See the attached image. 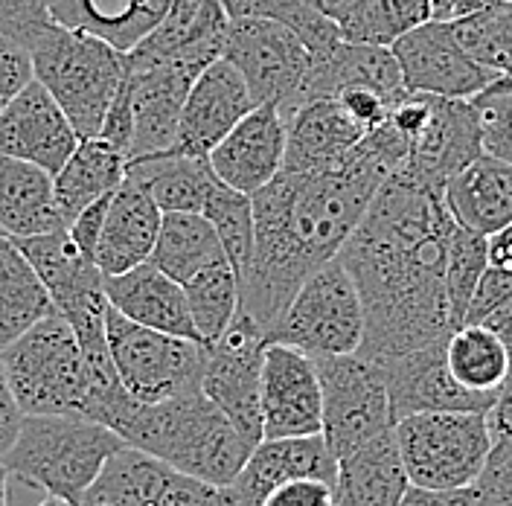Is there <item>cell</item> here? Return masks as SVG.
Segmentation results:
<instances>
[{"mask_svg":"<svg viewBox=\"0 0 512 506\" xmlns=\"http://www.w3.org/2000/svg\"><path fill=\"white\" fill-rule=\"evenodd\" d=\"M335 99H341V105L350 111L352 120L361 123L367 131L387 123L390 108H393V99H387V96L373 91V88H347L344 94H338Z\"/></svg>","mask_w":512,"mask_h":506,"instance_id":"f907efd6","label":"cell"},{"mask_svg":"<svg viewBox=\"0 0 512 506\" xmlns=\"http://www.w3.org/2000/svg\"><path fill=\"white\" fill-rule=\"evenodd\" d=\"M463 47L495 73L512 76V0L478 15L451 21Z\"/></svg>","mask_w":512,"mask_h":506,"instance_id":"7bdbcfd3","label":"cell"},{"mask_svg":"<svg viewBox=\"0 0 512 506\" xmlns=\"http://www.w3.org/2000/svg\"><path fill=\"white\" fill-rule=\"evenodd\" d=\"M489 262L495 268H504L512 274V224L489 239Z\"/></svg>","mask_w":512,"mask_h":506,"instance_id":"6f0895ef","label":"cell"},{"mask_svg":"<svg viewBox=\"0 0 512 506\" xmlns=\"http://www.w3.org/2000/svg\"><path fill=\"white\" fill-rule=\"evenodd\" d=\"M408 149V137L382 123L344 163L323 172H280L254 192V256L239 288L242 312L265 329V338L300 285L344 251Z\"/></svg>","mask_w":512,"mask_h":506,"instance_id":"7a4b0ae2","label":"cell"},{"mask_svg":"<svg viewBox=\"0 0 512 506\" xmlns=\"http://www.w3.org/2000/svg\"><path fill=\"white\" fill-rule=\"evenodd\" d=\"M399 506H492L486 501V495L478 489V483L472 486H460V489H425V486H411L408 495L402 498Z\"/></svg>","mask_w":512,"mask_h":506,"instance_id":"816d5d0a","label":"cell"},{"mask_svg":"<svg viewBox=\"0 0 512 506\" xmlns=\"http://www.w3.org/2000/svg\"><path fill=\"white\" fill-rule=\"evenodd\" d=\"M56 312L53 297L21 245L0 233V352Z\"/></svg>","mask_w":512,"mask_h":506,"instance_id":"e575fe53","label":"cell"},{"mask_svg":"<svg viewBox=\"0 0 512 506\" xmlns=\"http://www.w3.org/2000/svg\"><path fill=\"white\" fill-rule=\"evenodd\" d=\"M443 198L454 222L492 239L512 224V163L483 152L448 181Z\"/></svg>","mask_w":512,"mask_h":506,"instance_id":"f1b7e54d","label":"cell"},{"mask_svg":"<svg viewBox=\"0 0 512 506\" xmlns=\"http://www.w3.org/2000/svg\"><path fill=\"white\" fill-rule=\"evenodd\" d=\"M483 134V152L512 163V76H498L475 99Z\"/></svg>","mask_w":512,"mask_h":506,"instance_id":"f6af8a7d","label":"cell"},{"mask_svg":"<svg viewBox=\"0 0 512 506\" xmlns=\"http://www.w3.org/2000/svg\"><path fill=\"white\" fill-rule=\"evenodd\" d=\"M227 32L230 15L222 0H172L158 27L126 53V62L131 67L175 64L201 76L210 64L224 59Z\"/></svg>","mask_w":512,"mask_h":506,"instance_id":"9a60e30c","label":"cell"},{"mask_svg":"<svg viewBox=\"0 0 512 506\" xmlns=\"http://www.w3.org/2000/svg\"><path fill=\"white\" fill-rule=\"evenodd\" d=\"M105 297L108 303L134 323L149 329H160L169 335H181L190 341H201L187 300L184 283L172 280L166 271L149 259L137 268L117 277H105ZM204 344V341H201Z\"/></svg>","mask_w":512,"mask_h":506,"instance_id":"d4e9b609","label":"cell"},{"mask_svg":"<svg viewBox=\"0 0 512 506\" xmlns=\"http://www.w3.org/2000/svg\"><path fill=\"white\" fill-rule=\"evenodd\" d=\"M21 251L30 256L38 277L44 280L56 312L70 317L73 312L105 300V274L94 259L82 251L70 230H50L30 239H15Z\"/></svg>","mask_w":512,"mask_h":506,"instance_id":"4316f807","label":"cell"},{"mask_svg":"<svg viewBox=\"0 0 512 506\" xmlns=\"http://www.w3.org/2000/svg\"><path fill=\"white\" fill-rule=\"evenodd\" d=\"M82 137L64 108L38 79L15 96L0 114V155L30 160L59 175Z\"/></svg>","mask_w":512,"mask_h":506,"instance_id":"d6986e66","label":"cell"},{"mask_svg":"<svg viewBox=\"0 0 512 506\" xmlns=\"http://www.w3.org/2000/svg\"><path fill=\"white\" fill-rule=\"evenodd\" d=\"M108 347L123 387L143 405L201 390L207 364L201 341L134 323L108 303Z\"/></svg>","mask_w":512,"mask_h":506,"instance_id":"9c48e42d","label":"cell"},{"mask_svg":"<svg viewBox=\"0 0 512 506\" xmlns=\"http://www.w3.org/2000/svg\"><path fill=\"white\" fill-rule=\"evenodd\" d=\"M38 506H73V504H70V501H62V498H50V495H47V501H41Z\"/></svg>","mask_w":512,"mask_h":506,"instance_id":"94428289","label":"cell"},{"mask_svg":"<svg viewBox=\"0 0 512 506\" xmlns=\"http://www.w3.org/2000/svg\"><path fill=\"white\" fill-rule=\"evenodd\" d=\"M478 489L492 506H512V434H495Z\"/></svg>","mask_w":512,"mask_h":506,"instance_id":"7dc6e473","label":"cell"},{"mask_svg":"<svg viewBox=\"0 0 512 506\" xmlns=\"http://www.w3.org/2000/svg\"><path fill=\"white\" fill-rule=\"evenodd\" d=\"M347 88H373L387 99H399L405 94L402 67L393 47L384 44H355L341 41L335 50L312 56V76H309V99L344 94Z\"/></svg>","mask_w":512,"mask_h":506,"instance_id":"f546056e","label":"cell"},{"mask_svg":"<svg viewBox=\"0 0 512 506\" xmlns=\"http://www.w3.org/2000/svg\"><path fill=\"white\" fill-rule=\"evenodd\" d=\"M230 18H271L297 32L312 56L335 50L344 35L335 18L323 15L309 0H222Z\"/></svg>","mask_w":512,"mask_h":506,"instance_id":"ab89813d","label":"cell"},{"mask_svg":"<svg viewBox=\"0 0 512 506\" xmlns=\"http://www.w3.org/2000/svg\"><path fill=\"white\" fill-rule=\"evenodd\" d=\"M236 504L230 489L201 483L163 460L140 451L120 448L94 486L76 506H216Z\"/></svg>","mask_w":512,"mask_h":506,"instance_id":"4fadbf2b","label":"cell"},{"mask_svg":"<svg viewBox=\"0 0 512 506\" xmlns=\"http://www.w3.org/2000/svg\"><path fill=\"white\" fill-rule=\"evenodd\" d=\"M396 428L384 431L338 460V492L352 506H399L411 489Z\"/></svg>","mask_w":512,"mask_h":506,"instance_id":"4dcf8cb0","label":"cell"},{"mask_svg":"<svg viewBox=\"0 0 512 506\" xmlns=\"http://www.w3.org/2000/svg\"><path fill=\"white\" fill-rule=\"evenodd\" d=\"M393 53L402 67L405 88L416 94L475 99L501 76L463 47L451 21L431 18L419 24L393 44Z\"/></svg>","mask_w":512,"mask_h":506,"instance_id":"5bb4252c","label":"cell"},{"mask_svg":"<svg viewBox=\"0 0 512 506\" xmlns=\"http://www.w3.org/2000/svg\"><path fill=\"white\" fill-rule=\"evenodd\" d=\"M30 56L35 79L56 96L79 137H96L126 82V53L53 21L32 44Z\"/></svg>","mask_w":512,"mask_h":506,"instance_id":"5b68a950","label":"cell"},{"mask_svg":"<svg viewBox=\"0 0 512 506\" xmlns=\"http://www.w3.org/2000/svg\"><path fill=\"white\" fill-rule=\"evenodd\" d=\"M446 347L448 341L431 344L382 364L390 393V411L396 422L414 413L492 411L498 393H478L457 381L448 367Z\"/></svg>","mask_w":512,"mask_h":506,"instance_id":"e0dca14e","label":"cell"},{"mask_svg":"<svg viewBox=\"0 0 512 506\" xmlns=\"http://www.w3.org/2000/svg\"><path fill=\"white\" fill-rule=\"evenodd\" d=\"M466 323L492 329L512 352V274L489 265L469 303ZM463 323V326H466Z\"/></svg>","mask_w":512,"mask_h":506,"instance_id":"ee69618b","label":"cell"},{"mask_svg":"<svg viewBox=\"0 0 512 506\" xmlns=\"http://www.w3.org/2000/svg\"><path fill=\"white\" fill-rule=\"evenodd\" d=\"M184 288L201 341H219L242 309V288L236 268L230 262L210 265L201 274H195L190 283H184Z\"/></svg>","mask_w":512,"mask_h":506,"instance_id":"f35d334b","label":"cell"},{"mask_svg":"<svg viewBox=\"0 0 512 506\" xmlns=\"http://www.w3.org/2000/svg\"><path fill=\"white\" fill-rule=\"evenodd\" d=\"M489 236L475 233L463 224H457L451 245H448V262H446V288L448 300H451V312L457 326L466 323L469 303L478 291L480 280L489 268Z\"/></svg>","mask_w":512,"mask_h":506,"instance_id":"b9f144b4","label":"cell"},{"mask_svg":"<svg viewBox=\"0 0 512 506\" xmlns=\"http://www.w3.org/2000/svg\"><path fill=\"white\" fill-rule=\"evenodd\" d=\"M224 59L245 76L256 105H274L288 120L309 102L312 50L286 24L271 18H230Z\"/></svg>","mask_w":512,"mask_h":506,"instance_id":"30bf717a","label":"cell"},{"mask_svg":"<svg viewBox=\"0 0 512 506\" xmlns=\"http://www.w3.org/2000/svg\"><path fill=\"white\" fill-rule=\"evenodd\" d=\"M114 431L166 466L210 486H233L245 469L251 445L204 390H190L158 405L131 402Z\"/></svg>","mask_w":512,"mask_h":506,"instance_id":"3957f363","label":"cell"},{"mask_svg":"<svg viewBox=\"0 0 512 506\" xmlns=\"http://www.w3.org/2000/svg\"><path fill=\"white\" fill-rule=\"evenodd\" d=\"M152 262L172 280L190 283L204 268L227 262V253L204 213H163Z\"/></svg>","mask_w":512,"mask_h":506,"instance_id":"d590c367","label":"cell"},{"mask_svg":"<svg viewBox=\"0 0 512 506\" xmlns=\"http://www.w3.org/2000/svg\"><path fill=\"white\" fill-rule=\"evenodd\" d=\"M370 131L355 123L341 99H309L288 117L283 172H323L350 158Z\"/></svg>","mask_w":512,"mask_h":506,"instance_id":"cb8c5ba5","label":"cell"},{"mask_svg":"<svg viewBox=\"0 0 512 506\" xmlns=\"http://www.w3.org/2000/svg\"><path fill=\"white\" fill-rule=\"evenodd\" d=\"M315 361L323 384V437L338 460L396 428L384 367L376 358L358 349Z\"/></svg>","mask_w":512,"mask_h":506,"instance_id":"8fae6325","label":"cell"},{"mask_svg":"<svg viewBox=\"0 0 512 506\" xmlns=\"http://www.w3.org/2000/svg\"><path fill=\"white\" fill-rule=\"evenodd\" d=\"M364 300L341 256L318 268L291 297L286 312L271 326L268 344H288L312 358L347 355L364 344Z\"/></svg>","mask_w":512,"mask_h":506,"instance_id":"ba28073f","label":"cell"},{"mask_svg":"<svg viewBox=\"0 0 512 506\" xmlns=\"http://www.w3.org/2000/svg\"><path fill=\"white\" fill-rule=\"evenodd\" d=\"M338 506H352V504H347V501H341V504H338Z\"/></svg>","mask_w":512,"mask_h":506,"instance_id":"6125c7cd","label":"cell"},{"mask_svg":"<svg viewBox=\"0 0 512 506\" xmlns=\"http://www.w3.org/2000/svg\"><path fill=\"white\" fill-rule=\"evenodd\" d=\"M216 506H236V504H216Z\"/></svg>","mask_w":512,"mask_h":506,"instance_id":"be15d7a7","label":"cell"},{"mask_svg":"<svg viewBox=\"0 0 512 506\" xmlns=\"http://www.w3.org/2000/svg\"><path fill=\"white\" fill-rule=\"evenodd\" d=\"M172 0H50L56 24L96 35L131 53L163 21Z\"/></svg>","mask_w":512,"mask_h":506,"instance_id":"1f68e13d","label":"cell"},{"mask_svg":"<svg viewBox=\"0 0 512 506\" xmlns=\"http://www.w3.org/2000/svg\"><path fill=\"white\" fill-rule=\"evenodd\" d=\"M288 120L274 105H256L210 152L216 178L227 187L254 195L268 187L286 160Z\"/></svg>","mask_w":512,"mask_h":506,"instance_id":"7402d4cb","label":"cell"},{"mask_svg":"<svg viewBox=\"0 0 512 506\" xmlns=\"http://www.w3.org/2000/svg\"><path fill=\"white\" fill-rule=\"evenodd\" d=\"M108 204H111V195L108 198H99L96 204L85 207L73 224L67 227L73 242L88 253L91 259L96 262V248H99V239H102V227H105V216H108Z\"/></svg>","mask_w":512,"mask_h":506,"instance_id":"f5cc1de1","label":"cell"},{"mask_svg":"<svg viewBox=\"0 0 512 506\" xmlns=\"http://www.w3.org/2000/svg\"><path fill=\"white\" fill-rule=\"evenodd\" d=\"M198 76L175 64H128L126 88L134 117V137H131V158L158 155L175 146L178 128L184 117V105Z\"/></svg>","mask_w":512,"mask_h":506,"instance_id":"44dd1931","label":"cell"},{"mask_svg":"<svg viewBox=\"0 0 512 506\" xmlns=\"http://www.w3.org/2000/svg\"><path fill=\"white\" fill-rule=\"evenodd\" d=\"M300 477L338 483V457L323 434L262 440L227 489L236 506H262L274 489Z\"/></svg>","mask_w":512,"mask_h":506,"instance_id":"603a6c76","label":"cell"},{"mask_svg":"<svg viewBox=\"0 0 512 506\" xmlns=\"http://www.w3.org/2000/svg\"><path fill=\"white\" fill-rule=\"evenodd\" d=\"M507 0H431V18L434 21H460L469 15H478L486 9H495Z\"/></svg>","mask_w":512,"mask_h":506,"instance_id":"11a10c76","label":"cell"},{"mask_svg":"<svg viewBox=\"0 0 512 506\" xmlns=\"http://www.w3.org/2000/svg\"><path fill=\"white\" fill-rule=\"evenodd\" d=\"M335 21L347 41L393 47L405 32L431 21V0H344Z\"/></svg>","mask_w":512,"mask_h":506,"instance_id":"8d00e7d4","label":"cell"},{"mask_svg":"<svg viewBox=\"0 0 512 506\" xmlns=\"http://www.w3.org/2000/svg\"><path fill=\"white\" fill-rule=\"evenodd\" d=\"M396 440L414 486L460 489L478 483L495 443L489 413H414L396 422Z\"/></svg>","mask_w":512,"mask_h":506,"instance_id":"52a82bcc","label":"cell"},{"mask_svg":"<svg viewBox=\"0 0 512 506\" xmlns=\"http://www.w3.org/2000/svg\"><path fill=\"white\" fill-rule=\"evenodd\" d=\"M489 425H492V434H512V364L510 376L501 384L498 399H495V405L489 411Z\"/></svg>","mask_w":512,"mask_h":506,"instance_id":"9f6ffc18","label":"cell"},{"mask_svg":"<svg viewBox=\"0 0 512 506\" xmlns=\"http://www.w3.org/2000/svg\"><path fill=\"white\" fill-rule=\"evenodd\" d=\"M126 440L88 416H27L12 451L9 475L76 506Z\"/></svg>","mask_w":512,"mask_h":506,"instance_id":"277c9868","label":"cell"},{"mask_svg":"<svg viewBox=\"0 0 512 506\" xmlns=\"http://www.w3.org/2000/svg\"><path fill=\"white\" fill-rule=\"evenodd\" d=\"M126 178L149 192L163 213H201L219 181L210 158L175 149L128 160Z\"/></svg>","mask_w":512,"mask_h":506,"instance_id":"d6a6232c","label":"cell"},{"mask_svg":"<svg viewBox=\"0 0 512 506\" xmlns=\"http://www.w3.org/2000/svg\"><path fill=\"white\" fill-rule=\"evenodd\" d=\"M262 422L265 440L323 434V384L309 352L288 344L265 347Z\"/></svg>","mask_w":512,"mask_h":506,"instance_id":"2e32d148","label":"cell"},{"mask_svg":"<svg viewBox=\"0 0 512 506\" xmlns=\"http://www.w3.org/2000/svg\"><path fill=\"white\" fill-rule=\"evenodd\" d=\"M160 224H163V210L155 204V198L140 184L126 178L108 204L102 239L96 248L99 271L105 277H117L149 262L158 245Z\"/></svg>","mask_w":512,"mask_h":506,"instance_id":"484cf974","label":"cell"},{"mask_svg":"<svg viewBox=\"0 0 512 506\" xmlns=\"http://www.w3.org/2000/svg\"><path fill=\"white\" fill-rule=\"evenodd\" d=\"M309 3H312L315 9H320L323 15H329V18H335V12L341 9V3H344V0H309Z\"/></svg>","mask_w":512,"mask_h":506,"instance_id":"680465c9","label":"cell"},{"mask_svg":"<svg viewBox=\"0 0 512 506\" xmlns=\"http://www.w3.org/2000/svg\"><path fill=\"white\" fill-rule=\"evenodd\" d=\"M9 469H6V463L0 460V506H9Z\"/></svg>","mask_w":512,"mask_h":506,"instance_id":"91938a15","label":"cell"},{"mask_svg":"<svg viewBox=\"0 0 512 506\" xmlns=\"http://www.w3.org/2000/svg\"><path fill=\"white\" fill-rule=\"evenodd\" d=\"M24 419H27V413L21 411L18 399L9 387V379L3 373V364H0V460L12 451V445L24 428Z\"/></svg>","mask_w":512,"mask_h":506,"instance_id":"db71d44e","label":"cell"},{"mask_svg":"<svg viewBox=\"0 0 512 506\" xmlns=\"http://www.w3.org/2000/svg\"><path fill=\"white\" fill-rule=\"evenodd\" d=\"M265 329L239 309L219 341L207 344V364L201 390L236 425L251 445L265 440L262 422V367H265Z\"/></svg>","mask_w":512,"mask_h":506,"instance_id":"7c38bea8","label":"cell"},{"mask_svg":"<svg viewBox=\"0 0 512 506\" xmlns=\"http://www.w3.org/2000/svg\"><path fill=\"white\" fill-rule=\"evenodd\" d=\"M448 367L466 387L478 393H498L510 376V347L486 326L466 323L448 338Z\"/></svg>","mask_w":512,"mask_h":506,"instance_id":"74e56055","label":"cell"},{"mask_svg":"<svg viewBox=\"0 0 512 506\" xmlns=\"http://www.w3.org/2000/svg\"><path fill=\"white\" fill-rule=\"evenodd\" d=\"M126 175L128 158L117 146L102 137H82L79 149L56 175V198L67 227L85 207L120 190Z\"/></svg>","mask_w":512,"mask_h":506,"instance_id":"836d02e7","label":"cell"},{"mask_svg":"<svg viewBox=\"0 0 512 506\" xmlns=\"http://www.w3.org/2000/svg\"><path fill=\"white\" fill-rule=\"evenodd\" d=\"M50 24V0H0V41L32 50Z\"/></svg>","mask_w":512,"mask_h":506,"instance_id":"bcb514c9","label":"cell"},{"mask_svg":"<svg viewBox=\"0 0 512 506\" xmlns=\"http://www.w3.org/2000/svg\"><path fill=\"white\" fill-rule=\"evenodd\" d=\"M201 213L216 227L224 253H227V262L236 268V274L242 280V274L248 271L251 256H254V195L233 190L224 181H216V187L210 190V198H207Z\"/></svg>","mask_w":512,"mask_h":506,"instance_id":"60d3db41","label":"cell"},{"mask_svg":"<svg viewBox=\"0 0 512 506\" xmlns=\"http://www.w3.org/2000/svg\"><path fill=\"white\" fill-rule=\"evenodd\" d=\"M256 108L245 76L227 62H213L192 85L178 128L175 152L210 158V152ZM169 152V149H166Z\"/></svg>","mask_w":512,"mask_h":506,"instance_id":"ffe728a7","label":"cell"},{"mask_svg":"<svg viewBox=\"0 0 512 506\" xmlns=\"http://www.w3.org/2000/svg\"><path fill=\"white\" fill-rule=\"evenodd\" d=\"M35 79L30 50L0 41V114Z\"/></svg>","mask_w":512,"mask_h":506,"instance_id":"681fc988","label":"cell"},{"mask_svg":"<svg viewBox=\"0 0 512 506\" xmlns=\"http://www.w3.org/2000/svg\"><path fill=\"white\" fill-rule=\"evenodd\" d=\"M3 373L27 416H88L91 376L76 329L50 312L0 352Z\"/></svg>","mask_w":512,"mask_h":506,"instance_id":"8992f818","label":"cell"},{"mask_svg":"<svg viewBox=\"0 0 512 506\" xmlns=\"http://www.w3.org/2000/svg\"><path fill=\"white\" fill-rule=\"evenodd\" d=\"M67 227L56 198V175L30 160L0 155V233L30 239Z\"/></svg>","mask_w":512,"mask_h":506,"instance_id":"83f0119b","label":"cell"},{"mask_svg":"<svg viewBox=\"0 0 512 506\" xmlns=\"http://www.w3.org/2000/svg\"><path fill=\"white\" fill-rule=\"evenodd\" d=\"M483 155L478 108L472 99H431V114L411 140L402 169L416 181L446 192V184Z\"/></svg>","mask_w":512,"mask_h":506,"instance_id":"ac0fdd59","label":"cell"},{"mask_svg":"<svg viewBox=\"0 0 512 506\" xmlns=\"http://www.w3.org/2000/svg\"><path fill=\"white\" fill-rule=\"evenodd\" d=\"M457 230L443 192L396 169L338 253L364 300L361 352L387 364L443 344L460 326L451 312L446 262Z\"/></svg>","mask_w":512,"mask_h":506,"instance_id":"6da1fadb","label":"cell"},{"mask_svg":"<svg viewBox=\"0 0 512 506\" xmlns=\"http://www.w3.org/2000/svg\"><path fill=\"white\" fill-rule=\"evenodd\" d=\"M341 492L338 483L318 480V477H300L288 480L280 489H274L262 506H338Z\"/></svg>","mask_w":512,"mask_h":506,"instance_id":"c3c4849f","label":"cell"}]
</instances>
